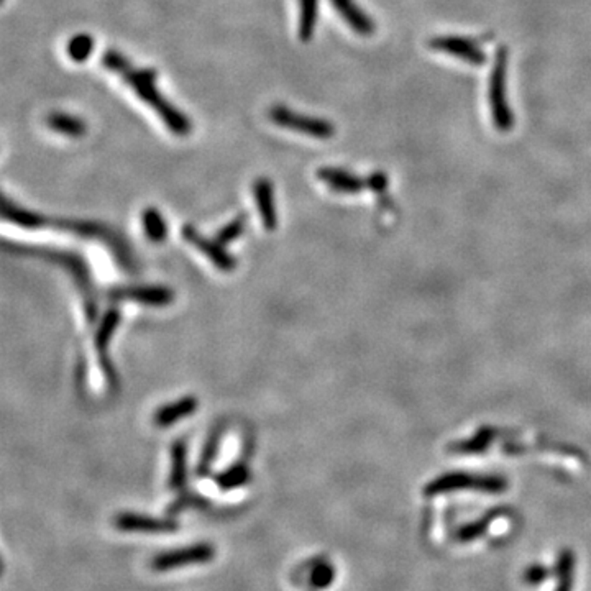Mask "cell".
I'll return each instance as SVG.
<instances>
[{
    "label": "cell",
    "mask_w": 591,
    "mask_h": 591,
    "mask_svg": "<svg viewBox=\"0 0 591 591\" xmlns=\"http://www.w3.org/2000/svg\"><path fill=\"white\" fill-rule=\"evenodd\" d=\"M100 61H102V66L107 71L117 74V76L124 79L125 84L138 95V99L143 100L148 107H151L153 111L160 115L161 122H163L165 126L171 133L176 135V137H187V135L191 133L192 122L189 120V117L174 107V104L169 102L156 87V69L135 68V66L117 50L104 51Z\"/></svg>",
    "instance_id": "1"
},
{
    "label": "cell",
    "mask_w": 591,
    "mask_h": 591,
    "mask_svg": "<svg viewBox=\"0 0 591 591\" xmlns=\"http://www.w3.org/2000/svg\"><path fill=\"white\" fill-rule=\"evenodd\" d=\"M507 481L506 478L499 475H478V473H467V471H452L445 473V475L437 476L432 480L426 488L424 494L427 496H435L442 493H452V491H465V489H473V491H483V493H503L506 491Z\"/></svg>",
    "instance_id": "2"
},
{
    "label": "cell",
    "mask_w": 591,
    "mask_h": 591,
    "mask_svg": "<svg viewBox=\"0 0 591 591\" xmlns=\"http://www.w3.org/2000/svg\"><path fill=\"white\" fill-rule=\"evenodd\" d=\"M506 76H507V48L501 46L494 55V63L489 76L488 99L491 109L493 124L498 130L509 131L514 126V112L511 111L506 95Z\"/></svg>",
    "instance_id": "3"
},
{
    "label": "cell",
    "mask_w": 591,
    "mask_h": 591,
    "mask_svg": "<svg viewBox=\"0 0 591 591\" xmlns=\"http://www.w3.org/2000/svg\"><path fill=\"white\" fill-rule=\"evenodd\" d=\"M268 117L274 125L281 129L294 130L297 133H304L317 140H328L335 135V125L330 120L304 115V113L291 111L283 104L273 105L268 111Z\"/></svg>",
    "instance_id": "4"
},
{
    "label": "cell",
    "mask_w": 591,
    "mask_h": 591,
    "mask_svg": "<svg viewBox=\"0 0 591 591\" xmlns=\"http://www.w3.org/2000/svg\"><path fill=\"white\" fill-rule=\"evenodd\" d=\"M216 557V549L207 542H199L181 549H174L158 554L151 560V568L155 572H169L178 570V568L189 567V565L207 563Z\"/></svg>",
    "instance_id": "5"
},
{
    "label": "cell",
    "mask_w": 591,
    "mask_h": 591,
    "mask_svg": "<svg viewBox=\"0 0 591 591\" xmlns=\"http://www.w3.org/2000/svg\"><path fill=\"white\" fill-rule=\"evenodd\" d=\"M111 301H133L138 304L163 308L174 299V292L165 286H135V288H113L107 292Z\"/></svg>",
    "instance_id": "6"
},
{
    "label": "cell",
    "mask_w": 591,
    "mask_h": 591,
    "mask_svg": "<svg viewBox=\"0 0 591 591\" xmlns=\"http://www.w3.org/2000/svg\"><path fill=\"white\" fill-rule=\"evenodd\" d=\"M429 46L473 66H481L486 61L483 50L475 41L463 37H437L429 41Z\"/></svg>",
    "instance_id": "7"
},
{
    "label": "cell",
    "mask_w": 591,
    "mask_h": 591,
    "mask_svg": "<svg viewBox=\"0 0 591 591\" xmlns=\"http://www.w3.org/2000/svg\"><path fill=\"white\" fill-rule=\"evenodd\" d=\"M181 235L187 243L192 245V247H196L204 256H207L209 260L214 263L216 268L222 271H232L236 266L235 258L229 255V253L223 250V245L218 243L217 240L216 242L209 240L207 236L199 234V232H197L192 225H184L181 230Z\"/></svg>",
    "instance_id": "8"
},
{
    "label": "cell",
    "mask_w": 591,
    "mask_h": 591,
    "mask_svg": "<svg viewBox=\"0 0 591 591\" xmlns=\"http://www.w3.org/2000/svg\"><path fill=\"white\" fill-rule=\"evenodd\" d=\"M118 323H120V310L115 308L109 309L107 312H105L102 322H100V326L94 337L95 348H97L99 358H100V366H102L105 378H107L109 384H111L112 388H117V375L115 371H113L112 363L107 357V348H109V341H111V337L113 335V332H115Z\"/></svg>",
    "instance_id": "9"
},
{
    "label": "cell",
    "mask_w": 591,
    "mask_h": 591,
    "mask_svg": "<svg viewBox=\"0 0 591 591\" xmlns=\"http://www.w3.org/2000/svg\"><path fill=\"white\" fill-rule=\"evenodd\" d=\"M113 524L118 531L124 532H147V534H165L178 531V523L171 519L150 518V516H140L133 512H124L113 519Z\"/></svg>",
    "instance_id": "10"
},
{
    "label": "cell",
    "mask_w": 591,
    "mask_h": 591,
    "mask_svg": "<svg viewBox=\"0 0 591 591\" xmlns=\"http://www.w3.org/2000/svg\"><path fill=\"white\" fill-rule=\"evenodd\" d=\"M317 178L326 184L328 189L340 192V194H358L368 187V179L357 176L347 169L321 168L317 171Z\"/></svg>",
    "instance_id": "11"
},
{
    "label": "cell",
    "mask_w": 591,
    "mask_h": 591,
    "mask_svg": "<svg viewBox=\"0 0 591 591\" xmlns=\"http://www.w3.org/2000/svg\"><path fill=\"white\" fill-rule=\"evenodd\" d=\"M253 196H255V203L260 212L263 227L268 232L278 229V212H276L274 205V194H273V184L268 178H258L253 182Z\"/></svg>",
    "instance_id": "12"
},
{
    "label": "cell",
    "mask_w": 591,
    "mask_h": 591,
    "mask_svg": "<svg viewBox=\"0 0 591 591\" xmlns=\"http://www.w3.org/2000/svg\"><path fill=\"white\" fill-rule=\"evenodd\" d=\"M332 6L355 33L362 37H371L376 32L373 19L362 10L355 0H332Z\"/></svg>",
    "instance_id": "13"
},
{
    "label": "cell",
    "mask_w": 591,
    "mask_h": 591,
    "mask_svg": "<svg viewBox=\"0 0 591 591\" xmlns=\"http://www.w3.org/2000/svg\"><path fill=\"white\" fill-rule=\"evenodd\" d=\"M197 406H199V401H197L194 396L181 397V400L171 402V404H166L161 407V409H158L155 415H153V424H155L156 427L173 426V424H176L179 419L187 418V415L196 413Z\"/></svg>",
    "instance_id": "14"
},
{
    "label": "cell",
    "mask_w": 591,
    "mask_h": 591,
    "mask_svg": "<svg viewBox=\"0 0 591 591\" xmlns=\"http://www.w3.org/2000/svg\"><path fill=\"white\" fill-rule=\"evenodd\" d=\"M45 124L50 130L68 138H82L87 133L86 122L73 113L50 112L45 117Z\"/></svg>",
    "instance_id": "15"
},
{
    "label": "cell",
    "mask_w": 591,
    "mask_h": 591,
    "mask_svg": "<svg viewBox=\"0 0 591 591\" xmlns=\"http://www.w3.org/2000/svg\"><path fill=\"white\" fill-rule=\"evenodd\" d=\"M319 20V0H299V25L297 35L302 43L312 39Z\"/></svg>",
    "instance_id": "16"
},
{
    "label": "cell",
    "mask_w": 591,
    "mask_h": 591,
    "mask_svg": "<svg viewBox=\"0 0 591 591\" xmlns=\"http://www.w3.org/2000/svg\"><path fill=\"white\" fill-rule=\"evenodd\" d=\"M186 442L178 440L171 447V458H173V465H171L169 475V488L181 491L186 486Z\"/></svg>",
    "instance_id": "17"
},
{
    "label": "cell",
    "mask_w": 591,
    "mask_h": 591,
    "mask_svg": "<svg viewBox=\"0 0 591 591\" xmlns=\"http://www.w3.org/2000/svg\"><path fill=\"white\" fill-rule=\"evenodd\" d=\"M143 230L148 240L153 243H163L168 236V225H166L165 217L155 207H148L142 212Z\"/></svg>",
    "instance_id": "18"
},
{
    "label": "cell",
    "mask_w": 591,
    "mask_h": 591,
    "mask_svg": "<svg viewBox=\"0 0 591 591\" xmlns=\"http://www.w3.org/2000/svg\"><path fill=\"white\" fill-rule=\"evenodd\" d=\"M250 476L252 475H250L248 467L245 463H235V465L227 468L225 471L218 473L216 476V483L218 488L227 491V489L238 488V486L248 483Z\"/></svg>",
    "instance_id": "19"
},
{
    "label": "cell",
    "mask_w": 591,
    "mask_h": 591,
    "mask_svg": "<svg viewBox=\"0 0 591 591\" xmlns=\"http://www.w3.org/2000/svg\"><path fill=\"white\" fill-rule=\"evenodd\" d=\"M94 38H92L89 33H77L69 39L66 51H68V56L73 61L84 63V61L89 59L92 51H94Z\"/></svg>",
    "instance_id": "20"
},
{
    "label": "cell",
    "mask_w": 591,
    "mask_h": 591,
    "mask_svg": "<svg viewBox=\"0 0 591 591\" xmlns=\"http://www.w3.org/2000/svg\"><path fill=\"white\" fill-rule=\"evenodd\" d=\"M573 568H575V557H573V552L568 549L560 552V557L557 562L559 583L555 591H572Z\"/></svg>",
    "instance_id": "21"
},
{
    "label": "cell",
    "mask_w": 591,
    "mask_h": 591,
    "mask_svg": "<svg viewBox=\"0 0 591 591\" xmlns=\"http://www.w3.org/2000/svg\"><path fill=\"white\" fill-rule=\"evenodd\" d=\"M498 514H499V511H491V512H488V514H485L483 518L475 520V523L465 524L457 532V538L460 542H470V541H475V538H478L480 536H483V534L488 531L489 524H491L493 520L498 518Z\"/></svg>",
    "instance_id": "22"
},
{
    "label": "cell",
    "mask_w": 591,
    "mask_h": 591,
    "mask_svg": "<svg viewBox=\"0 0 591 591\" xmlns=\"http://www.w3.org/2000/svg\"><path fill=\"white\" fill-rule=\"evenodd\" d=\"M245 223H247V216H245V214H242V216H238V217H235L234 221H230L225 227H222V229L217 232L216 240L221 245H223V247L232 243L234 240H236L240 235L243 234Z\"/></svg>",
    "instance_id": "23"
},
{
    "label": "cell",
    "mask_w": 591,
    "mask_h": 591,
    "mask_svg": "<svg viewBox=\"0 0 591 591\" xmlns=\"http://www.w3.org/2000/svg\"><path fill=\"white\" fill-rule=\"evenodd\" d=\"M221 439H222V429H216V431L212 432V435H210V439L207 444H205V449L203 452V457H200V463H199V475H207L209 468L212 465L214 458H216V455L218 452V445H221Z\"/></svg>",
    "instance_id": "24"
},
{
    "label": "cell",
    "mask_w": 591,
    "mask_h": 591,
    "mask_svg": "<svg viewBox=\"0 0 591 591\" xmlns=\"http://www.w3.org/2000/svg\"><path fill=\"white\" fill-rule=\"evenodd\" d=\"M549 573L550 572L547 570L544 565L534 563V565H531V567L527 568V570L524 572V581L527 585H531V586L542 585L547 580V578H549Z\"/></svg>",
    "instance_id": "25"
},
{
    "label": "cell",
    "mask_w": 591,
    "mask_h": 591,
    "mask_svg": "<svg viewBox=\"0 0 591 591\" xmlns=\"http://www.w3.org/2000/svg\"><path fill=\"white\" fill-rule=\"evenodd\" d=\"M489 440H491V433H489L488 431H481L478 435L473 437L471 440H468V442H465V444H462V447H460L458 450L460 452H473V453L481 452V450L486 449V445H488Z\"/></svg>",
    "instance_id": "26"
},
{
    "label": "cell",
    "mask_w": 591,
    "mask_h": 591,
    "mask_svg": "<svg viewBox=\"0 0 591 591\" xmlns=\"http://www.w3.org/2000/svg\"><path fill=\"white\" fill-rule=\"evenodd\" d=\"M203 505H204L203 498L194 496V494H184V496H181V498L178 499L176 503H174L173 507H169V511L176 512V511L181 509V507H187V506H203Z\"/></svg>",
    "instance_id": "27"
},
{
    "label": "cell",
    "mask_w": 591,
    "mask_h": 591,
    "mask_svg": "<svg viewBox=\"0 0 591 591\" xmlns=\"http://www.w3.org/2000/svg\"><path fill=\"white\" fill-rule=\"evenodd\" d=\"M388 186V178L384 173H373L368 178V189H373L376 192H383Z\"/></svg>",
    "instance_id": "28"
},
{
    "label": "cell",
    "mask_w": 591,
    "mask_h": 591,
    "mask_svg": "<svg viewBox=\"0 0 591 591\" xmlns=\"http://www.w3.org/2000/svg\"><path fill=\"white\" fill-rule=\"evenodd\" d=\"M314 576H317V585H321V586H326V585H328L332 581V576H334V570H332L330 567H322L321 570H319L317 573H315Z\"/></svg>",
    "instance_id": "29"
}]
</instances>
